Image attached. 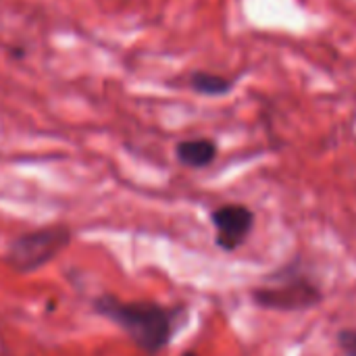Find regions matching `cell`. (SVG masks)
<instances>
[{
  "label": "cell",
  "mask_w": 356,
  "mask_h": 356,
  "mask_svg": "<svg viewBox=\"0 0 356 356\" xmlns=\"http://www.w3.org/2000/svg\"><path fill=\"white\" fill-rule=\"evenodd\" d=\"M96 311L115 321L144 353L156 355L169 344L171 317L152 302H123L115 296H102L94 302Z\"/></svg>",
  "instance_id": "1"
},
{
  "label": "cell",
  "mask_w": 356,
  "mask_h": 356,
  "mask_svg": "<svg viewBox=\"0 0 356 356\" xmlns=\"http://www.w3.org/2000/svg\"><path fill=\"white\" fill-rule=\"evenodd\" d=\"M217 156V146L211 140H188L177 146V159L186 167H207L215 161Z\"/></svg>",
  "instance_id": "5"
},
{
  "label": "cell",
  "mask_w": 356,
  "mask_h": 356,
  "mask_svg": "<svg viewBox=\"0 0 356 356\" xmlns=\"http://www.w3.org/2000/svg\"><path fill=\"white\" fill-rule=\"evenodd\" d=\"M192 88L200 94L219 96V94H225L232 88V83L225 77H219L213 73H194L192 75Z\"/></svg>",
  "instance_id": "6"
},
{
  "label": "cell",
  "mask_w": 356,
  "mask_h": 356,
  "mask_svg": "<svg viewBox=\"0 0 356 356\" xmlns=\"http://www.w3.org/2000/svg\"><path fill=\"white\" fill-rule=\"evenodd\" d=\"M181 356H198V355H196V353H184Z\"/></svg>",
  "instance_id": "8"
},
{
  "label": "cell",
  "mask_w": 356,
  "mask_h": 356,
  "mask_svg": "<svg viewBox=\"0 0 356 356\" xmlns=\"http://www.w3.org/2000/svg\"><path fill=\"white\" fill-rule=\"evenodd\" d=\"M338 344L344 356H356V332L355 330H344L338 336Z\"/></svg>",
  "instance_id": "7"
},
{
  "label": "cell",
  "mask_w": 356,
  "mask_h": 356,
  "mask_svg": "<svg viewBox=\"0 0 356 356\" xmlns=\"http://www.w3.org/2000/svg\"><path fill=\"white\" fill-rule=\"evenodd\" d=\"M257 305L263 309H275V311H302L311 309L321 300L319 290L305 282V280H294L284 286H273V288H263L254 292Z\"/></svg>",
  "instance_id": "3"
},
{
  "label": "cell",
  "mask_w": 356,
  "mask_h": 356,
  "mask_svg": "<svg viewBox=\"0 0 356 356\" xmlns=\"http://www.w3.org/2000/svg\"><path fill=\"white\" fill-rule=\"evenodd\" d=\"M69 242H71V234L63 225L29 232L19 236L10 244L6 263L19 273H31L44 267L46 263H50Z\"/></svg>",
  "instance_id": "2"
},
{
  "label": "cell",
  "mask_w": 356,
  "mask_h": 356,
  "mask_svg": "<svg viewBox=\"0 0 356 356\" xmlns=\"http://www.w3.org/2000/svg\"><path fill=\"white\" fill-rule=\"evenodd\" d=\"M213 225L217 232V244L223 250L238 248L254 225V215L242 204H225L213 213Z\"/></svg>",
  "instance_id": "4"
}]
</instances>
